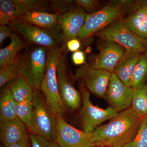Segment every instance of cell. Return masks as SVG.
<instances>
[{
	"mask_svg": "<svg viewBox=\"0 0 147 147\" xmlns=\"http://www.w3.org/2000/svg\"><path fill=\"white\" fill-rule=\"evenodd\" d=\"M21 56L18 55L15 60L1 67L0 87L1 88L19 75Z\"/></svg>",
	"mask_w": 147,
	"mask_h": 147,
	"instance_id": "d4e9b609",
	"label": "cell"
},
{
	"mask_svg": "<svg viewBox=\"0 0 147 147\" xmlns=\"http://www.w3.org/2000/svg\"><path fill=\"white\" fill-rule=\"evenodd\" d=\"M27 127L18 117L0 122V137L4 147L15 144L28 136Z\"/></svg>",
	"mask_w": 147,
	"mask_h": 147,
	"instance_id": "9a60e30c",
	"label": "cell"
},
{
	"mask_svg": "<svg viewBox=\"0 0 147 147\" xmlns=\"http://www.w3.org/2000/svg\"><path fill=\"white\" fill-rule=\"evenodd\" d=\"M147 81V52L140 54L131 79V87L133 90L143 88Z\"/></svg>",
	"mask_w": 147,
	"mask_h": 147,
	"instance_id": "603a6c76",
	"label": "cell"
},
{
	"mask_svg": "<svg viewBox=\"0 0 147 147\" xmlns=\"http://www.w3.org/2000/svg\"><path fill=\"white\" fill-rule=\"evenodd\" d=\"M63 51V48L58 47L48 48L47 69L40 90L55 114L63 117L65 107L59 93L57 76V66Z\"/></svg>",
	"mask_w": 147,
	"mask_h": 147,
	"instance_id": "3957f363",
	"label": "cell"
},
{
	"mask_svg": "<svg viewBox=\"0 0 147 147\" xmlns=\"http://www.w3.org/2000/svg\"><path fill=\"white\" fill-rule=\"evenodd\" d=\"M78 7L84 10L88 14L94 13L98 10V9L100 2L95 0H76L75 1Z\"/></svg>",
	"mask_w": 147,
	"mask_h": 147,
	"instance_id": "83f0119b",
	"label": "cell"
},
{
	"mask_svg": "<svg viewBox=\"0 0 147 147\" xmlns=\"http://www.w3.org/2000/svg\"><path fill=\"white\" fill-rule=\"evenodd\" d=\"M101 40L115 42L125 51L143 53L147 52V39L131 31L123 18H119L95 34Z\"/></svg>",
	"mask_w": 147,
	"mask_h": 147,
	"instance_id": "277c9868",
	"label": "cell"
},
{
	"mask_svg": "<svg viewBox=\"0 0 147 147\" xmlns=\"http://www.w3.org/2000/svg\"><path fill=\"white\" fill-rule=\"evenodd\" d=\"M102 41L103 43L99 47V53L88 65L93 68L114 73L116 66L126 51L115 42Z\"/></svg>",
	"mask_w": 147,
	"mask_h": 147,
	"instance_id": "4fadbf2b",
	"label": "cell"
},
{
	"mask_svg": "<svg viewBox=\"0 0 147 147\" xmlns=\"http://www.w3.org/2000/svg\"><path fill=\"white\" fill-rule=\"evenodd\" d=\"M119 147L108 146V147Z\"/></svg>",
	"mask_w": 147,
	"mask_h": 147,
	"instance_id": "e575fe53",
	"label": "cell"
},
{
	"mask_svg": "<svg viewBox=\"0 0 147 147\" xmlns=\"http://www.w3.org/2000/svg\"><path fill=\"white\" fill-rule=\"evenodd\" d=\"M121 13V5L110 4L96 12L87 14L78 37L85 39L95 34L120 18Z\"/></svg>",
	"mask_w": 147,
	"mask_h": 147,
	"instance_id": "ba28073f",
	"label": "cell"
},
{
	"mask_svg": "<svg viewBox=\"0 0 147 147\" xmlns=\"http://www.w3.org/2000/svg\"><path fill=\"white\" fill-rule=\"evenodd\" d=\"M85 54L81 50H78L74 52L72 55V60L76 65H81L85 63Z\"/></svg>",
	"mask_w": 147,
	"mask_h": 147,
	"instance_id": "4dcf8cb0",
	"label": "cell"
},
{
	"mask_svg": "<svg viewBox=\"0 0 147 147\" xmlns=\"http://www.w3.org/2000/svg\"></svg>",
	"mask_w": 147,
	"mask_h": 147,
	"instance_id": "d590c367",
	"label": "cell"
},
{
	"mask_svg": "<svg viewBox=\"0 0 147 147\" xmlns=\"http://www.w3.org/2000/svg\"><path fill=\"white\" fill-rule=\"evenodd\" d=\"M13 29L9 26L2 25L0 26V44L8 37H10L14 32Z\"/></svg>",
	"mask_w": 147,
	"mask_h": 147,
	"instance_id": "f546056e",
	"label": "cell"
},
{
	"mask_svg": "<svg viewBox=\"0 0 147 147\" xmlns=\"http://www.w3.org/2000/svg\"><path fill=\"white\" fill-rule=\"evenodd\" d=\"M131 107L142 120L147 117V88L146 85L142 89L133 90Z\"/></svg>",
	"mask_w": 147,
	"mask_h": 147,
	"instance_id": "cb8c5ba5",
	"label": "cell"
},
{
	"mask_svg": "<svg viewBox=\"0 0 147 147\" xmlns=\"http://www.w3.org/2000/svg\"><path fill=\"white\" fill-rule=\"evenodd\" d=\"M79 88L82 96L81 117L84 131L92 133L102 122L119 115V112L112 106L102 109L95 106L90 99L89 91L86 87L79 84Z\"/></svg>",
	"mask_w": 147,
	"mask_h": 147,
	"instance_id": "52a82bcc",
	"label": "cell"
},
{
	"mask_svg": "<svg viewBox=\"0 0 147 147\" xmlns=\"http://www.w3.org/2000/svg\"><path fill=\"white\" fill-rule=\"evenodd\" d=\"M57 76L59 93L65 106L73 110L78 109L82 102V96L69 80L63 54L57 65Z\"/></svg>",
	"mask_w": 147,
	"mask_h": 147,
	"instance_id": "8fae6325",
	"label": "cell"
},
{
	"mask_svg": "<svg viewBox=\"0 0 147 147\" xmlns=\"http://www.w3.org/2000/svg\"><path fill=\"white\" fill-rule=\"evenodd\" d=\"M9 26L27 40L42 47H57L63 41V34L59 25L55 28L48 30L36 26L18 18L11 21Z\"/></svg>",
	"mask_w": 147,
	"mask_h": 147,
	"instance_id": "8992f818",
	"label": "cell"
},
{
	"mask_svg": "<svg viewBox=\"0 0 147 147\" xmlns=\"http://www.w3.org/2000/svg\"><path fill=\"white\" fill-rule=\"evenodd\" d=\"M66 46L69 51L74 53L79 50L81 47V43L80 40L77 38H73L67 41Z\"/></svg>",
	"mask_w": 147,
	"mask_h": 147,
	"instance_id": "1f68e13d",
	"label": "cell"
},
{
	"mask_svg": "<svg viewBox=\"0 0 147 147\" xmlns=\"http://www.w3.org/2000/svg\"><path fill=\"white\" fill-rule=\"evenodd\" d=\"M31 133L55 142L57 135V115L47 103L40 90L34 89Z\"/></svg>",
	"mask_w": 147,
	"mask_h": 147,
	"instance_id": "7a4b0ae2",
	"label": "cell"
},
{
	"mask_svg": "<svg viewBox=\"0 0 147 147\" xmlns=\"http://www.w3.org/2000/svg\"><path fill=\"white\" fill-rule=\"evenodd\" d=\"M8 86L17 103L32 100L33 88L21 75L9 82Z\"/></svg>",
	"mask_w": 147,
	"mask_h": 147,
	"instance_id": "44dd1931",
	"label": "cell"
},
{
	"mask_svg": "<svg viewBox=\"0 0 147 147\" xmlns=\"http://www.w3.org/2000/svg\"><path fill=\"white\" fill-rule=\"evenodd\" d=\"M140 54L135 52L125 51L114 71V73L117 77L129 87H131L132 76L139 61Z\"/></svg>",
	"mask_w": 147,
	"mask_h": 147,
	"instance_id": "2e32d148",
	"label": "cell"
},
{
	"mask_svg": "<svg viewBox=\"0 0 147 147\" xmlns=\"http://www.w3.org/2000/svg\"><path fill=\"white\" fill-rule=\"evenodd\" d=\"M45 2L37 0H8L9 9L13 21L32 10L43 11Z\"/></svg>",
	"mask_w": 147,
	"mask_h": 147,
	"instance_id": "d6986e66",
	"label": "cell"
},
{
	"mask_svg": "<svg viewBox=\"0 0 147 147\" xmlns=\"http://www.w3.org/2000/svg\"><path fill=\"white\" fill-rule=\"evenodd\" d=\"M57 115L55 143L60 147H94L92 133L77 129L69 125L63 117Z\"/></svg>",
	"mask_w": 147,
	"mask_h": 147,
	"instance_id": "9c48e42d",
	"label": "cell"
},
{
	"mask_svg": "<svg viewBox=\"0 0 147 147\" xmlns=\"http://www.w3.org/2000/svg\"><path fill=\"white\" fill-rule=\"evenodd\" d=\"M142 121L129 107L92 132L95 146L123 147L134 139Z\"/></svg>",
	"mask_w": 147,
	"mask_h": 147,
	"instance_id": "6da1fadb",
	"label": "cell"
},
{
	"mask_svg": "<svg viewBox=\"0 0 147 147\" xmlns=\"http://www.w3.org/2000/svg\"><path fill=\"white\" fill-rule=\"evenodd\" d=\"M146 87H147V82H146Z\"/></svg>",
	"mask_w": 147,
	"mask_h": 147,
	"instance_id": "836d02e7",
	"label": "cell"
},
{
	"mask_svg": "<svg viewBox=\"0 0 147 147\" xmlns=\"http://www.w3.org/2000/svg\"><path fill=\"white\" fill-rule=\"evenodd\" d=\"M123 20L131 31L147 39V1Z\"/></svg>",
	"mask_w": 147,
	"mask_h": 147,
	"instance_id": "e0dca14e",
	"label": "cell"
},
{
	"mask_svg": "<svg viewBox=\"0 0 147 147\" xmlns=\"http://www.w3.org/2000/svg\"><path fill=\"white\" fill-rule=\"evenodd\" d=\"M123 147H147V117L142 120L134 139Z\"/></svg>",
	"mask_w": 147,
	"mask_h": 147,
	"instance_id": "4316f807",
	"label": "cell"
},
{
	"mask_svg": "<svg viewBox=\"0 0 147 147\" xmlns=\"http://www.w3.org/2000/svg\"><path fill=\"white\" fill-rule=\"evenodd\" d=\"M133 91L132 88L127 86L113 73L104 98L118 112H122L131 105Z\"/></svg>",
	"mask_w": 147,
	"mask_h": 147,
	"instance_id": "7c38bea8",
	"label": "cell"
},
{
	"mask_svg": "<svg viewBox=\"0 0 147 147\" xmlns=\"http://www.w3.org/2000/svg\"><path fill=\"white\" fill-rule=\"evenodd\" d=\"M30 138L32 147H60L55 142L48 141L33 133H30Z\"/></svg>",
	"mask_w": 147,
	"mask_h": 147,
	"instance_id": "f1b7e54d",
	"label": "cell"
},
{
	"mask_svg": "<svg viewBox=\"0 0 147 147\" xmlns=\"http://www.w3.org/2000/svg\"><path fill=\"white\" fill-rule=\"evenodd\" d=\"M59 15L58 13H49L43 11L32 10L18 18L41 28L51 30L58 26V19Z\"/></svg>",
	"mask_w": 147,
	"mask_h": 147,
	"instance_id": "ac0fdd59",
	"label": "cell"
},
{
	"mask_svg": "<svg viewBox=\"0 0 147 147\" xmlns=\"http://www.w3.org/2000/svg\"><path fill=\"white\" fill-rule=\"evenodd\" d=\"M10 38V44L0 50L1 68L15 60L18 56V53L24 47V42L17 35L16 32H14Z\"/></svg>",
	"mask_w": 147,
	"mask_h": 147,
	"instance_id": "7402d4cb",
	"label": "cell"
},
{
	"mask_svg": "<svg viewBox=\"0 0 147 147\" xmlns=\"http://www.w3.org/2000/svg\"><path fill=\"white\" fill-rule=\"evenodd\" d=\"M16 104L9 86L4 88L0 98V122L11 120L17 117Z\"/></svg>",
	"mask_w": 147,
	"mask_h": 147,
	"instance_id": "ffe728a7",
	"label": "cell"
},
{
	"mask_svg": "<svg viewBox=\"0 0 147 147\" xmlns=\"http://www.w3.org/2000/svg\"><path fill=\"white\" fill-rule=\"evenodd\" d=\"M33 111V106L32 100H26L16 104V117L26 125L30 133L32 132V119Z\"/></svg>",
	"mask_w": 147,
	"mask_h": 147,
	"instance_id": "484cf974",
	"label": "cell"
},
{
	"mask_svg": "<svg viewBox=\"0 0 147 147\" xmlns=\"http://www.w3.org/2000/svg\"><path fill=\"white\" fill-rule=\"evenodd\" d=\"M5 147H32L30 135L15 144Z\"/></svg>",
	"mask_w": 147,
	"mask_h": 147,
	"instance_id": "d6a6232c",
	"label": "cell"
},
{
	"mask_svg": "<svg viewBox=\"0 0 147 147\" xmlns=\"http://www.w3.org/2000/svg\"><path fill=\"white\" fill-rule=\"evenodd\" d=\"M112 73L84 64L76 70L75 79L89 91L104 98Z\"/></svg>",
	"mask_w": 147,
	"mask_h": 147,
	"instance_id": "30bf717a",
	"label": "cell"
},
{
	"mask_svg": "<svg viewBox=\"0 0 147 147\" xmlns=\"http://www.w3.org/2000/svg\"><path fill=\"white\" fill-rule=\"evenodd\" d=\"M47 51L40 46L21 56L19 75L33 88L40 90L47 69Z\"/></svg>",
	"mask_w": 147,
	"mask_h": 147,
	"instance_id": "5b68a950",
	"label": "cell"
},
{
	"mask_svg": "<svg viewBox=\"0 0 147 147\" xmlns=\"http://www.w3.org/2000/svg\"><path fill=\"white\" fill-rule=\"evenodd\" d=\"M87 14L84 10L77 6L59 15L58 24L63 34L64 46L69 40L79 36Z\"/></svg>",
	"mask_w": 147,
	"mask_h": 147,
	"instance_id": "5bb4252c",
	"label": "cell"
}]
</instances>
